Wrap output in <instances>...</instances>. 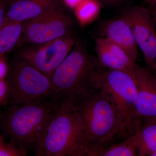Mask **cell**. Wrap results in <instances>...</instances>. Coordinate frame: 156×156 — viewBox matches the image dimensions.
I'll return each mask as SVG.
<instances>
[{"label":"cell","instance_id":"25","mask_svg":"<svg viewBox=\"0 0 156 156\" xmlns=\"http://www.w3.org/2000/svg\"><path fill=\"white\" fill-rule=\"evenodd\" d=\"M6 136L3 134H0V147L4 145L6 142L5 141Z\"/></svg>","mask_w":156,"mask_h":156},{"label":"cell","instance_id":"4","mask_svg":"<svg viewBox=\"0 0 156 156\" xmlns=\"http://www.w3.org/2000/svg\"><path fill=\"white\" fill-rule=\"evenodd\" d=\"M75 105L85 128L88 144L87 156H93L117 137L125 136L115 108L102 91L96 90Z\"/></svg>","mask_w":156,"mask_h":156},{"label":"cell","instance_id":"29","mask_svg":"<svg viewBox=\"0 0 156 156\" xmlns=\"http://www.w3.org/2000/svg\"><path fill=\"white\" fill-rule=\"evenodd\" d=\"M151 5H153L154 4L156 3V0H150L149 2Z\"/></svg>","mask_w":156,"mask_h":156},{"label":"cell","instance_id":"23","mask_svg":"<svg viewBox=\"0 0 156 156\" xmlns=\"http://www.w3.org/2000/svg\"><path fill=\"white\" fill-rule=\"evenodd\" d=\"M83 0H63L66 5L72 9H75Z\"/></svg>","mask_w":156,"mask_h":156},{"label":"cell","instance_id":"7","mask_svg":"<svg viewBox=\"0 0 156 156\" xmlns=\"http://www.w3.org/2000/svg\"><path fill=\"white\" fill-rule=\"evenodd\" d=\"M72 17L56 8L23 22L22 35L18 43L42 44L69 34Z\"/></svg>","mask_w":156,"mask_h":156},{"label":"cell","instance_id":"30","mask_svg":"<svg viewBox=\"0 0 156 156\" xmlns=\"http://www.w3.org/2000/svg\"><path fill=\"white\" fill-rule=\"evenodd\" d=\"M2 113L1 112L0 110V122H1V119H2Z\"/></svg>","mask_w":156,"mask_h":156},{"label":"cell","instance_id":"22","mask_svg":"<svg viewBox=\"0 0 156 156\" xmlns=\"http://www.w3.org/2000/svg\"><path fill=\"white\" fill-rule=\"evenodd\" d=\"M8 6L7 0H0V28L2 24L6 7Z\"/></svg>","mask_w":156,"mask_h":156},{"label":"cell","instance_id":"9","mask_svg":"<svg viewBox=\"0 0 156 156\" xmlns=\"http://www.w3.org/2000/svg\"><path fill=\"white\" fill-rule=\"evenodd\" d=\"M122 16L131 26L138 48L143 55L146 67L156 70V27L149 10L140 6L126 9Z\"/></svg>","mask_w":156,"mask_h":156},{"label":"cell","instance_id":"33","mask_svg":"<svg viewBox=\"0 0 156 156\" xmlns=\"http://www.w3.org/2000/svg\"></svg>","mask_w":156,"mask_h":156},{"label":"cell","instance_id":"24","mask_svg":"<svg viewBox=\"0 0 156 156\" xmlns=\"http://www.w3.org/2000/svg\"><path fill=\"white\" fill-rule=\"evenodd\" d=\"M152 5L154 6L153 9L151 11H150L151 14H152L153 18L154 21L156 25V3Z\"/></svg>","mask_w":156,"mask_h":156},{"label":"cell","instance_id":"28","mask_svg":"<svg viewBox=\"0 0 156 156\" xmlns=\"http://www.w3.org/2000/svg\"><path fill=\"white\" fill-rule=\"evenodd\" d=\"M17 1H18V0H7L8 5H10V4H11V3Z\"/></svg>","mask_w":156,"mask_h":156},{"label":"cell","instance_id":"27","mask_svg":"<svg viewBox=\"0 0 156 156\" xmlns=\"http://www.w3.org/2000/svg\"><path fill=\"white\" fill-rule=\"evenodd\" d=\"M153 76L156 84V71L153 73Z\"/></svg>","mask_w":156,"mask_h":156},{"label":"cell","instance_id":"13","mask_svg":"<svg viewBox=\"0 0 156 156\" xmlns=\"http://www.w3.org/2000/svg\"><path fill=\"white\" fill-rule=\"evenodd\" d=\"M134 134L138 156L152 155L156 152V118L139 119Z\"/></svg>","mask_w":156,"mask_h":156},{"label":"cell","instance_id":"31","mask_svg":"<svg viewBox=\"0 0 156 156\" xmlns=\"http://www.w3.org/2000/svg\"><path fill=\"white\" fill-rule=\"evenodd\" d=\"M151 156H156V152H155L154 154H153Z\"/></svg>","mask_w":156,"mask_h":156},{"label":"cell","instance_id":"32","mask_svg":"<svg viewBox=\"0 0 156 156\" xmlns=\"http://www.w3.org/2000/svg\"><path fill=\"white\" fill-rule=\"evenodd\" d=\"M145 1H146V2H149L150 0H145Z\"/></svg>","mask_w":156,"mask_h":156},{"label":"cell","instance_id":"16","mask_svg":"<svg viewBox=\"0 0 156 156\" xmlns=\"http://www.w3.org/2000/svg\"><path fill=\"white\" fill-rule=\"evenodd\" d=\"M23 22L10 23L0 28V55L11 51L22 33Z\"/></svg>","mask_w":156,"mask_h":156},{"label":"cell","instance_id":"17","mask_svg":"<svg viewBox=\"0 0 156 156\" xmlns=\"http://www.w3.org/2000/svg\"><path fill=\"white\" fill-rule=\"evenodd\" d=\"M74 10L78 21L84 26L97 18L100 13L101 6L97 0H83Z\"/></svg>","mask_w":156,"mask_h":156},{"label":"cell","instance_id":"5","mask_svg":"<svg viewBox=\"0 0 156 156\" xmlns=\"http://www.w3.org/2000/svg\"><path fill=\"white\" fill-rule=\"evenodd\" d=\"M95 90L108 97L122 123L125 137L133 134L138 119L135 112L137 89L134 78L118 70L101 69L92 76Z\"/></svg>","mask_w":156,"mask_h":156},{"label":"cell","instance_id":"3","mask_svg":"<svg viewBox=\"0 0 156 156\" xmlns=\"http://www.w3.org/2000/svg\"><path fill=\"white\" fill-rule=\"evenodd\" d=\"M58 101L53 98L40 102L10 106L2 113V134L20 147L35 150L53 116Z\"/></svg>","mask_w":156,"mask_h":156},{"label":"cell","instance_id":"19","mask_svg":"<svg viewBox=\"0 0 156 156\" xmlns=\"http://www.w3.org/2000/svg\"><path fill=\"white\" fill-rule=\"evenodd\" d=\"M28 150L10 140L0 147V156H25Z\"/></svg>","mask_w":156,"mask_h":156},{"label":"cell","instance_id":"1","mask_svg":"<svg viewBox=\"0 0 156 156\" xmlns=\"http://www.w3.org/2000/svg\"><path fill=\"white\" fill-rule=\"evenodd\" d=\"M88 150L83 123L75 104L58 101L38 145L37 156H87Z\"/></svg>","mask_w":156,"mask_h":156},{"label":"cell","instance_id":"6","mask_svg":"<svg viewBox=\"0 0 156 156\" xmlns=\"http://www.w3.org/2000/svg\"><path fill=\"white\" fill-rule=\"evenodd\" d=\"M5 80L11 106L52 98L53 87L51 79L18 56L9 66Z\"/></svg>","mask_w":156,"mask_h":156},{"label":"cell","instance_id":"8","mask_svg":"<svg viewBox=\"0 0 156 156\" xmlns=\"http://www.w3.org/2000/svg\"><path fill=\"white\" fill-rule=\"evenodd\" d=\"M76 41L69 34L42 44L39 47L21 50L17 56L51 79L55 70L69 54Z\"/></svg>","mask_w":156,"mask_h":156},{"label":"cell","instance_id":"12","mask_svg":"<svg viewBox=\"0 0 156 156\" xmlns=\"http://www.w3.org/2000/svg\"><path fill=\"white\" fill-rule=\"evenodd\" d=\"M60 0H18L9 5L1 28L13 22H23L59 6Z\"/></svg>","mask_w":156,"mask_h":156},{"label":"cell","instance_id":"21","mask_svg":"<svg viewBox=\"0 0 156 156\" xmlns=\"http://www.w3.org/2000/svg\"><path fill=\"white\" fill-rule=\"evenodd\" d=\"M4 55H0V80L5 79L9 69Z\"/></svg>","mask_w":156,"mask_h":156},{"label":"cell","instance_id":"14","mask_svg":"<svg viewBox=\"0 0 156 156\" xmlns=\"http://www.w3.org/2000/svg\"><path fill=\"white\" fill-rule=\"evenodd\" d=\"M138 156L137 145L134 134L126 136L121 141L113 142L98 151L93 156Z\"/></svg>","mask_w":156,"mask_h":156},{"label":"cell","instance_id":"18","mask_svg":"<svg viewBox=\"0 0 156 156\" xmlns=\"http://www.w3.org/2000/svg\"><path fill=\"white\" fill-rule=\"evenodd\" d=\"M101 37L108 48L122 63L128 68L134 77V70L137 65L136 63V62L134 61L128 55V53L119 46L115 44L105 38L102 37Z\"/></svg>","mask_w":156,"mask_h":156},{"label":"cell","instance_id":"20","mask_svg":"<svg viewBox=\"0 0 156 156\" xmlns=\"http://www.w3.org/2000/svg\"><path fill=\"white\" fill-rule=\"evenodd\" d=\"M9 103V91L5 80H0V106Z\"/></svg>","mask_w":156,"mask_h":156},{"label":"cell","instance_id":"2","mask_svg":"<svg viewBox=\"0 0 156 156\" xmlns=\"http://www.w3.org/2000/svg\"><path fill=\"white\" fill-rule=\"evenodd\" d=\"M97 59L89 55L79 41L73 50L55 70L51 78L52 98L57 101L74 104L89 97L96 91L92 76L101 69Z\"/></svg>","mask_w":156,"mask_h":156},{"label":"cell","instance_id":"26","mask_svg":"<svg viewBox=\"0 0 156 156\" xmlns=\"http://www.w3.org/2000/svg\"><path fill=\"white\" fill-rule=\"evenodd\" d=\"M101 1L105 2V3H113L118 2V1H120V0H101Z\"/></svg>","mask_w":156,"mask_h":156},{"label":"cell","instance_id":"11","mask_svg":"<svg viewBox=\"0 0 156 156\" xmlns=\"http://www.w3.org/2000/svg\"><path fill=\"white\" fill-rule=\"evenodd\" d=\"M102 37L119 46L136 62L138 48L130 24L122 16L104 23L101 27Z\"/></svg>","mask_w":156,"mask_h":156},{"label":"cell","instance_id":"10","mask_svg":"<svg viewBox=\"0 0 156 156\" xmlns=\"http://www.w3.org/2000/svg\"><path fill=\"white\" fill-rule=\"evenodd\" d=\"M137 89L135 105L137 119L156 118V84L151 72L137 65L134 70Z\"/></svg>","mask_w":156,"mask_h":156},{"label":"cell","instance_id":"15","mask_svg":"<svg viewBox=\"0 0 156 156\" xmlns=\"http://www.w3.org/2000/svg\"><path fill=\"white\" fill-rule=\"evenodd\" d=\"M95 50L97 54L98 61L102 67L108 69L122 71L128 73L132 76L135 80L134 76L131 71L108 48L101 37L96 39Z\"/></svg>","mask_w":156,"mask_h":156}]
</instances>
